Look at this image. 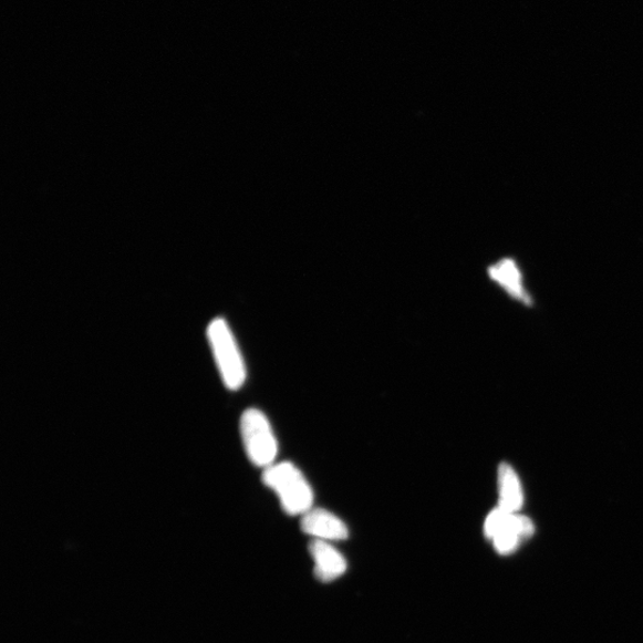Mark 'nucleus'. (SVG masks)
Listing matches in <instances>:
<instances>
[{"instance_id":"1","label":"nucleus","mask_w":643,"mask_h":643,"mask_svg":"<svg viewBox=\"0 0 643 643\" xmlns=\"http://www.w3.org/2000/svg\"><path fill=\"white\" fill-rule=\"evenodd\" d=\"M262 483L278 496L288 515L303 516L313 508L311 485L295 465L284 461L265 468Z\"/></svg>"},{"instance_id":"2","label":"nucleus","mask_w":643,"mask_h":643,"mask_svg":"<svg viewBox=\"0 0 643 643\" xmlns=\"http://www.w3.org/2000/svg\"><path fill=\"white\" fill-rule=\"evenodd\" d=\"M207 339L225 386L230 391L240 390L247 380V369L228 323L224 319L212 320L207 329Z\"/></svg>"},{"instance_id":"3","label":"nucleus","mask_w":643,"mask_h":643,"mask_svg":"<svg viewBox=\"0 0 643 643\" xmlns=\"http://www.w3.org/2000/svg\"><path fill=\"white\" fill-rule=\"evenodd\" d=\"M240 433L250 463L263 469L276 464L279 445L268 416L250 407L241 416Z\"/></svg>"},{"instance_id":"4","label":"nucleus","mask_w":643,"mask_h":643,"mask_svg":"<svg viewBox=\"0 0 643 643\" xmlns=\"http://www.w3.org/2000/svg\"><path fill=\"white\" fill-rule=\"evenodd\" d=\"M302 530L320 541H341L350 536L349 527L335 514L324 509H311L302 516Z\"/></svg>"},{"instance_id":"5","label":"nucleus","mask_w":643,"mask_h":643,"mask_svg":"<svg viewBox=\"0 0 643 643\" xmlns=\"http://www.w3.org/2000/svg\"><path fill=\"white\" fill-rule=\"evenodd\" d=\"M309 551L313 562H315L313 572L321 582H334L346 572V559L331 543L313 540L309 546Z\"/></svg>"},{"instance_id":"6","label":"nucleus","mask_w":643,"mask_h":643,"mask_svg":"<svg viewBox=\"0 0 643 643\" xmlns=\"http://www.w3.org/2000/svg\"><path fill=\"white\" fill-rule=\"evenodd\" d=\"M511 530L521 539L529 538L535 532V526L523 516H516L501 509L494 510L485 521V536L494 540L500 532Z\"/></svg>"},{"instance_id":"7","label":"nucleus","mask_w":643,"mask_h":643,"mask_svg":"<svg viewBox=\"0 0 643 643\" xmlns=\"http://www.w3.org/2000/svg\"><path fill=\"white\" fill-rule=\"evenodd\" d=\"M499 480V509L515 514L522 507V494L512 468L507 464H501L498 470Z\"/></svg>"},{"instance_id":"8","label":"nucleus","mask_w":643,"mask_h":643,"mask_svg":"<svg viewBox=\"0 0 643 643\" xmlns=\"http://www.w3.org/2000/svg\"><path fill=\"white\" fill-rule=\"evenodd\" d=\"M489 273L499 284L525 304H530V298L522 287L519 269L511 260L500 261L490 268Z\"/></svg>"},{"instance_id":"9","label":"nucleus","mask_w":643,"mask_h":643,"mask_svg":"<svg viewBox=\"0 0 643 643\" xmlns=\"http://www.w3.org/2000/svg\"><path fill=\"white\" fill-rule=\"evenodd\" d=\"M521 540L520 536H517L515 531L507 530L500 532L492 542L499 554L508 556L519 547Z\"/></svg>"}]
</instances>
